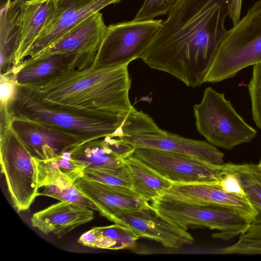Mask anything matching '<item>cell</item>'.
Here are the masks:
<instances>
[{
    "instance_id": "obj_10",
    "label": "cell",
    "mask_w": 261,
    "mask_h": 261,
    "mask_svg": "<svg viewBox=\"0 0 261 261\" xmlns=\"http://www.w3.org/2000/svg\"><path fill=\"white\" fill-rule=\"evenodd\" d=\"M133 155L173 184H220L228 173L227 163L214 165L179 153L137 148Z\"/></svg>"
},
{
    "instance_id": "obj_9",
    "label": "cell",
    "mask_w": 261,
    "mask_h": 261,
    "mask_svg": "<svg viewBox=\"0 0 261 261\" xmlns=\"http://www.w3.org/2000/svg\"><path fill=\"white\" fill-rule=\"evenodd\" d=\"M163 22L162 19H134L107 26L93 64L114 66L140 59Z\"/></svg>"
},
{
    "instance_id": "obj_21",
    "label": "cell",
    "mask_w": 261,
    "mask_h": 261,
    "mask_svg": "<svg viewBox=\"0 0 261 261\" xmlns=\"http://www.w3.org/2000/svg\"><path fill=\"white\" fill-rule=\"evenodd\" d=\"M56 0H27L21 17V39L14 67L23 61L45 23L54 12Z\"/></svg>"
},
{
    "instance_id": "obj_15",
    "label": "cell",
    "mask_w": 261,
    "mask_h": 261,
    "mask_svg": "<svg viewBox=\"0 0 261 261\" xmlns=\"http://www.w3.org/2000/svg\"><path fill=\"white\" fill-rule=\"evenodd\" d=\"M107 27L102 13L96 12L78 24L52 47L32 59L56 53H75L93 64Z\"/></svg>"
},
{
    "instance_id": "obj_8",
    "label": "cell",
    "mask_w": 261,
    "mask_h": 261,
    "mask_svg": "<svg viewBox=\"0 0 261 261\" xmlns=\"http://www.w3.org/2000/svg\"><path fill=\"white\" fill-rule=\"evenodd\" d=\"M12 110L15 115L64 130L77 136L84 142L114 134L123 124L128 113L112 119L74 114L44 105L29 88L19 85H17V93Z\"/></svg>"
},
{
    "instance_id": "obj_29",
    "label": "cell",
    "mask_w": 261,
    "mask_h": 261,
    "mask_svg": "<svg viewBox=\"0 0 261 261\" xmlns=\"http://www.w3.org/2000/svg\"><path fill=\"white\" fill-rule=\"evenodd\" d=\"M252 118L261 129V62L253 66L251 79L248 85Z\"/></svg>"
},
{
    "instance_id": "obj_16",
    "label": "cell",
    "mask_w": 261,
    "mask_h": 261,
    "mask_svg": "<svg viewBox=\"0 0 261 261\" xmlns=\"http://www.w3.org/2000/svg\"><path fill=\"white\" fill-rule=\"evenodd\" d=\"M91 65L88 60L77 54L56 53L24 60L8 72L13 76L17 85L27 86L69 69L80 70Z\"/></svg>"
},
{
    "instance_id": "obj_28",
    "label": "cell",
    "mask_w": 261,
    "mask_h": 261,
    "mask_svg": "<svg viewBox=\"0 0 261 261\" xmlns=\"http://www.w3.org/2000/svg\"><path fill=\"white\" fill-rule=\"evenodd\" d=\"M44 187L42 192H38V196L52 197L61 201L86 206L99 212L96 205L85 196L74 184L48 185Z\"/></svg>"
},
{
    "instance_id": "obj_23",
    "label": "cell",
    "mask_w": 261,
    "mask_h": 261,
    "mask_svg": "<svg viewBox=\"0 0 261 261\" xmlns=\"http://www.w3.org/2000/svg\"><path fill=\"white\" fill-rule=\"evenodd\" d=\"M131 177L132 189L147 201L163 195L173 185L133 155L124 160Z\"/></svg>"
},
{
    "instance_id": "obj_34",
    "label": "cell",
    "mask_w": 261,
    "mask_h": 261,
    "mask_svg": "<svg viewBox=\"0 0 261 261\" xmlns=\"http://www.w3.org/2000/svg\"><path fill=\"white\" fill-rule=\"evenodd\" d=\"M257 164H258V166L261 171V159H260L259 162H258V163Z\"/></svg>"
},
{
    "instance_id": "obj_30",
    "label": "cell",
    "mask_w": 261,
    "mask_h": 261,
    "mask_svg": "<svg viewBox=\"0 0 261 261\" xmlns=\"http://www.w3.org/2000/svg\"><path fill=\"white\" fill-rule=\"evenodd\" d=\"M176 1L144 0L134 19L138 20L153 19L159 16L168 14Z\"/></svg>"
},
{
    "instance_id": "obj_31",
    "label": "cell",
    "mask_w": 261,
    "mask_h": 261,
    "mask_svg": "<svg viewBox=\"0 0 261 261\" xmlns=\"http://www.w3.org/2000/svg\"><path fill=\"white\" fill-rule=\"evenodd\" d=\"M17 93V85L13 76L6 72L1 74L0 108L12 110Z\"/></svg>"
},
{
    "instance_id": "obj_3",
    "label": "cell",
    "mask_w": 261,
    "mask_h": 261,
    "mask_svg": "<svg viewBox=\"0 0 261 261\" xmlns=\"http://www.w3.org/2000/svg\"><path fill=\"white\" fill-rule=\"evenodd\" d=\"M261 62V0L227 30L204 80L218 83L233 77L242 69Z\"/></svg>"
},
{
    "instance_id": "obj_5",
    "label": "cell",
    "mask_w": 261,
    "mask_h": 261,
    "mask_svg": "<svg viewBox=\"0 0 261 261\" xmlns=\"http://www.w3.org/2000/svg\"><path fill=\"white\" fill-rule=\"evenodd\" d=\"M118 133L115 137L135 148H152L184 154L214 165L223 163L224 154L211 143L163 130L149 115L135 108L127 113Z\"/></svg>"
},
{
    "instance_id": "obj_26",
    "label": "cell",
    "mask_w": 261,
    "mask_h": 261,
    "mask_svg": "<svg viewBox=\"0 0 261 261\" xmlns=\"http://www.w3.org/2000/svg\"><path fill=\"white\" fill-rule=\"evenodd\" d=\"M227 254H261V224L251 223L232 245L214 252Z\"/></svg>"
},
{
    "instance_id": "obj_33",
    "label": "cell",
    "mask_w": 261,
    "mask_h": 261,
    "mask_svg": "<svg viewBox=\"0 0 261 261\" xmlns=\"http://www.w3.org/2000/svg\"><path fill=\"white\" fill-rule=\"evenodd\" d=\"M242 0H231L229 11V16L233 25H236L240 20Z\"/></svg>"
},
{
    "instance_id": "obj_20",
    "label": "cell",
    "mask_w": 261,
    "mask_h": 261,
    "mask_svg": "<svg viewBox=\"0 0 261 261\" xmlns=\"http://www.w3.org/2000/svg\"><path fill=\"white\" fill-rule=\"evenodd\" d=\"M27 0H7L0 15L1 72L4 74L12 68L21 39V17Z\"/></svg>"
},
{
    "instance_id": "obj_25",
    "label": "cell",
    "mask_w": 261,
    "mask_h": 261,
    "mask_svg": "<svg viewBox=\"0 0 261 261\" xmlns=\"http://www.w3.org/2000/svg\"><path fill=\"white\" fill-rule=\"evenodd\" d=\"M228 173L238 178L255 216L252 223L261 224V171L258 164L227 163Z\"/></svg>"
},
{
    "instance_id": "obj_6",
    "label": "cell",
    "mask_w": 261,
    "mask_h": 261,
    "mask_svg": "<svg viewBox=\"0 0 261 261\" xmlns=\"http://www.w3.org/2000/svg\"><path fill=\"white\" fill-rule=\"evenodd\" d=\"M12 117L1 116V166L13 205L21 212L38 196L37 168L32 152L12 128Z\"/></svg>"
},
{
    "instance_id": "obj_14",
    "label": "cell",
    "mask_w": 261,
    "mask_h": 261,
    "mask_svg": "<svg viewBox=\"0 0 261 261\" xmlns=\"http://www.w3.org/2000/svg\"><path fill=\"white\" fill-rule=\"evenodd\" d=\"M74 185L96 205L100 215L108 219L122 213L152 210L148 201L127 187L109 185L82 177Z\"/></svg>"
},
{
    "instance_id": "obj_7",
    "label": "cell",
    "mask_w": 261,
    "mask_h": 261,
    "mask_svg": "<svg viewBox=\"0 0 261 261\" xmlns=\"http://www.w3.org/2000/svg\"><path fill=\"white\" fill-rule=\"evenodd\" d=\"M198 132L215 146L227 150L251 142L257 134L237 112L223 93L206 88L201 102L193 106Z\"/></svg>"
},
{
    "instance_id": "obj_18",
    "label": "cell",
    "mask_w": 261,
    "mask_h": 261,
    "mask_svg": "<svg viewBox=\"0 0 261 261\" xmlns=\"http://www.w3.org/2000/svg\"><path fill=\"white\" fill-rule=\"evenodd\" d=\"M94 213L89 207L61 201L34 213L31 223L44 234L63 237L77 227L91 221Z\"/></svg>"
},
{
    "instance_id": "obj_1",
    "label": "cell",
    "mask_w": 261,
    "mask_h": 261,
    "mask_svg": "<svg viewBox=\"0 0 261 261\" xmlns=\"http://www.w3.org/2000/svg\"><path fill=\"white\" fill-rule=\"evenodd\" d=\"M231 2L177 0L140 59L188 87L203 84L226 34Z\"/></svg>"
},
{
    "instance_id": "obj_32",
    "label": "cell",
    "mask_w": 261,
    "mask_h": 261,
    "mask_svg": "<svg viewBox=\"0 0 261 261\" xmlns=\"http://www.w3.org/2000/svg\"><path fill=\"white\" fill-rule=\"evenodd\" d=\"M220 186L227 192L246 197L238 178L232 173L226 174L222 179Z\"/></svg>"
},
{
    "instance_id": "obj_27",
    "label": "cell",
    "mask_w": 261,
    "mask_h": 261,
    "mask_svg": "<svg viewBox=\"0 0 261 261\" xmlns=\"http://www.w3.org/2000/svg\"><path fill=\"white\" fill-rule=\"evenodd\" d=\"M82 178L132 189L131 177L125 164L117 168H86Z\"/></svg>"
},
{
    "instance_id": "obj_17",
    "label": "cell",
    "mask_w": 261,
    "mask_h": 261,
    "mask_svg": "<svg viewBox=\"0 0 261 261\" xmlns=\"http://www.w3.org/2000/svg\"><path fill=\"white\" fill-rule=\"evenodd\" d=\"M164 194L184 201L228 207L252 220L255 213L246 197L225 191L218 184H173Z\"/></svg>"
},
{
    "instance_id": "obj_12",
    "label": "cell",
    "mask_w": 261,
    "mask_h": 261,
    "mask_svg": "<svg viewBox=\"0 0 261 261\" xmlns=\"http://www.w3.org/2000/svg\"><path fill=\"white\" fill-rule=\"evenodd\" d=\"M11 126L33 156L40 159L55 158L85 142L64 130L13 114Z\"/></svg>"
},
{
    "instance_id": "obj_24",
    "label": "cell",
    "mask_w": 261,
    "mask_h": 261,
    "mask_svg": "<svg viewBox=\"0 0 261 261\" xmlns=\"http://www.w3.org/2000/svg\"><path fill=\"white\" fill-rule=\"evenodd\" d=\"M140 237L125 226L114 224L96 227L84 233L78 239L83 246L99 249H132Z\"/></svg>"
},
{
    "instance_id": "obj_2",
    "label": "cell",
    "mask_w": 261,
    "mask_h": 261,
    "mask_svg": "<svg viewBox=\"0 0 261 261\" xmlns=\"http://www.w3.org/2000/svg\"><path fill=\"white\" fill-rule=\"evenodd\" d=\"M129 63L69 69L25 86L49 107L85 117L117 119L135 109L129 97Z\"/></svg>"
},
{
    "instance_id": "obj_13",
    "label": "cell",
    "mask_w": 261,
    "mask_h": 261,
    "mask_svg": "<svg viewBox=\"0 0 261 261\" xmlns=\"http://www.w3.org/2000/svg\"><path fill=\"white\" fill-rule=\"evenodd\" d=\"M126 226L140 238L151 239L171 249L191 245L194 238L187 230L157 216L152 210H138L115 215L109 219Z\"/></svg>"
},
{
    "instance_id": "obj_22",
    "label": "cell",
    "mask_w": 261,
    "mask_h": 261,
    "mask_svg": "<svg viewBox=\"0 0 261 261\" xmlns=\"http://www.w3.org/2000/svg\"><path fill=\"white\" fill-rule=\"evenodd\" d=\"M37 168L38 187L74 184L83 176L87 166L71 158L68 152L42 160L34 156Z\"/></svg>"
},
{
    "instance_id": "obj_4",
    "label": "cell",
    "mask_w": 261,
    "mask_h": 261,
    "mask_svg": "<svg viewBox=\"0 0 261 261\" xmlns=\"http://www.w3.org/2000/svg\"><path fill=\"white\" fill-rule=\"evenodd\" d=\"M152 211L160 218L187 230L189 228L207 227L220 232L216 239L227 240L243 233L252 220L228 207L180 200L166 194L151 201Z\"/></svg>"
},
{
    "instance_id": "obj_19",
    "label": "cell",
    "mask_w": 261,
    "mask_h": 261,
    "mask_svg": "<svg viewBox=\"0 0 261 261\" xmlns=\"http://www.w3.org/2000/svg\"><path fill=\"white\" fill-rule=\"evenodd\" d=\"M135 148L112 135L93 139L79 145L70 151L71 158L87 168H117L133 154Z\"/></svg>"
},
{
    "instance_id": "obj_11",
    "label": "cell",
    "mask_w": 261,
    "mask_h": 261,
    "mask_svg": "<svg viewBox=\"0 0 261 261\" xmlns=\"http://www.w3.org/2000/svg\"><path fill=\"white\" fill-rule=\"evenodd\" d=\"M121 0H56L55 9L29 50L34 58L52 47L84 20Z\"/></svg>"
}]
</instances>
